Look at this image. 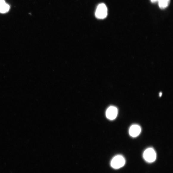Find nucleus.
Returning <instances> with one entry per match:
<instances>
[{
  "instance_id": "1",
  "label": "nucleus",
  "mask_w": 173,
  "mask_h": 173,
  "mask_svg": "<svg viewBox=\"0 0 173 173\" xmlns=\"http://www.w3.org/2000/svg\"><path fill=\"white\" fill-rule=\"evenodd\" d=\"M107 15V8L104 4H100L97 7L95 15L97 18L103 19L106 18Z\"/></svg>"
},
{
  "instance_id": "2",
  "label": "nucleus",
  "mask_w": 173,
  "mask_h": 173,
  "mask_svg": "<svg viewBox=\"0 0 173 173\" xmlns=\"http://www.w3.org/2000/svg\"><path fill=\"white\" fill-rule=\"evenodd\" d=\"M125 163V159L123 156L117 155L112 159L111 165L113 168L118 169L123 167Z\"/></svg>"
},
{
  "instance_id": "3",
  "label": "nucleus",
  "mask_w": 173,
  "mask_h": 173,
  "mask_svg": "<svg viewBox=\"0 0 173 173\" xmlns=\"http://www.w3.org/2000/svg\"><path fill=\"white\" fill-rule=\"evenodd\" d=\"M143 157L146 161L149 163L153 162L155 161L157 155L155 150L149 148L147 149L143 153Z\"/></svg>"
},
{
  "instance_id": "4",
  "label": "nucleus",
  "mask_w": 173,
  "mask_h": 173,
  "mask_svg": "<svg viewBox=\"0 0 173 173\" xmlns=\"http://www.w3.org/2000/svg\"><path fill=\"white\" fill-rule=\"evenodd\" d=\"M117 114V108L115 107L111 106L107 109L106 112V116L109 119L113 120L116 119Z\"/></svg>"
},
{
  "instance_id": "5",
  "label": "nucleus",
  "mask_w": 173,
  "mask_h": 173,
  "mask_svg": "<svg viewBox=\"0 0 173 173\" xmlns=\"http://www.w3.org/2000/svg\"><path fill=\"white\" fill-rule=\"evenodd\" d=\"M141 132V128L140 126L134 124L130 127L129 130V134L130 136L135 137L139 135Z\"/></svg>"
},
{
  "instance_id": "6",
  "label": "nucleus",
  "mask_w": 173,
  "mask_h": 173,
  "mask_svg": "<svg viewBox=\"0 0 173 173\" xmlns=\"http://www.w3.org/2000/svg\"><path fill=\"white\" fill-rule=\"evenodd\" d=\"M10 6L6 3L4 0H0V13H5L9 10Z\"/></svg>"
},
{
  "instance_id": "7",
  "label": "nucleus",
  "mask_w": 173,
  "mask_h": 173,
  "mask_svg": "<svg viewBox=\"0 0 173 173\" xmlns=\"http://www.w3.org/2000/svg\"><path fill=\"white\" fill-rule=\"evenodd\" d=\"M159 7L161 9L166 8L169 4L170 0H158Z\"/></svg>"
},
{
  "instance_id": "8",
  "label": "nucleus",
  "mask_w": 173,
  "mask_h": 173,
  "mask_svg": "<svg viewBox=\"0 0 173 173\" xmlns=\"http://www.w3.org/2000/svg\"><path fill=\"white\" fill-rule=\"evenodd\" d=\"M162 94L161 92H160L159 94V96H162Z\"/></svg>"
}]
</instances>
